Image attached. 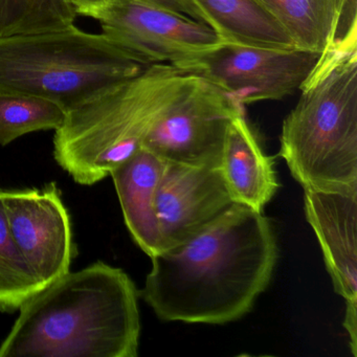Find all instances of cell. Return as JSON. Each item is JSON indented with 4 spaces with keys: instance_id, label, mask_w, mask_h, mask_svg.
<instances>
[{
    "instance_id": "6da1fadb",
    "label": "cell",
    "mask_w": 357,
    "mask_h": 357,
    "mask_svg": "<svg viewBox=\"0 0 357 357\" xmlns=\"http://www.w3.org/2000/svg\"><path fill=\"white\" fill-rule=\"evenodd\" d=\"M278 258L271 219L233 204L185 241L152 257L141 296L162 321L225 325L252 310Z\"/></svg>"
},
{
    "instance_id": "7a4b0ae2",
    "label": "cell",
    "mask_w": 357,
    "mask_h": 357,
    "mask_svg": "<svg viewBox=\"0 0 357 357\" xmlns=\"http://www.w3.org/2000/svg\"><path fill=\"white\" fill-rule=\"evenodd\" d=\"M139 336L137 286L122 268L98 261L26 300L0 357H137Z\"/></svg>"
},
{
    "instance_id": "3957f363",
    "label": "cell",
    "mask_w": 357,
    "mask_h": 357,
    "mask_svg": "<svg viewBox=\"0 0 357 357\" xmlns=\"http://www.w3.org/2000/svg\"><path fill=\"white\" fill-rule=\"evenodd\" d=\"M286 116L280 156L304 190L357 192V43H334Z\"/></svg>"
},
{
    "instance_id": "277c9868",
    "label": "cell",
    "mask_w": 357,
    "mask_h": 357,
    "mask_svg": "<svg viewBox=\"0 0 357 357\" xmlns=\"http://www.w3.org/2000/svg\"><path fill=\"white\" fill-rule=\"evenodd\" d=\"M187 78L171 64H153L68 112L55 130L56 162L79 185H95L109 176L143 147Z\"/></svg>"
},
{
    "instance_id": "5b68a950",
    "label": "cell",
    "mask_w": 357,
    "mask_h": 357,
    "mask_svg": "<svg viewBox=\"0 0 357 357\" xmlns=\"http://www.w3.org/2000/svg\"><path fill=\"white\" fill-rule=\"evenodd\" d=\"M146 68L105 35L75 24L0 37V93L41 98L66 114Z\"/></svg>"
},
{
    "instance_id": "8992f818",
    "label": "cell",
    "mask_w": 357,
    "mask_h": 357,
    "mask_svg": "<svg viewBox=\"0 0 357 357\" xmlns=\"http://www.w3.org/2000/svg\"><path fill=\"white\" fill-rule=\"evenodd\" d=\"M323 54L221 43L171 64L198 77L240 105L281 100L300 91Z\"/></svg>"
},
{
    "instance_id": "52a82bcc",
    "label": "cell",
    "mask_w": 357,
    "mask_h": 357,
    "mask_svg": "<svg viewBox=\"0 0 357 357\" xmlns=\"http://www.w3.org/2000/svg\"><path fill=\"white\" fill-rule=\"evenodd\" d=\"M242 112L243 106L214 85L188 76L150 129L143 148L165 162L219 167L227 127Z\"/></svg>"
},
{
    "instance_id": "ba28073f",
    "label": "cell",
    "mask_w": 357,
    "mask_h": 357,
    "mask_svg": "<svg viewBox=\"0 0 357 357\" xmlns=\"http://www.w3.org/2000/svg\"><path fill=\"white\" fill-rule=\"evenodd\" d=\"M96 20L102 34L148 66L174 64L222 43L204 22L139 0H106Z\"/></svg>"
},
{
    "instance_id": "9c48e42d",
    "label": "cell",
    "mask_w": 357,
    "mask_h": 357,
    "mask_svg": "<svg viewBox=\"0 0 357 357\" xmlns=\"http://www.w3.org/2000/svg\"><path fill=\"white\" fill-rule=\"evenodd\" d=\"M0 196L12 237L43 285L68 273L74 256L72 227L56 183L0 190Z\"/></svg>"
},
{
    "instance_id": "30bf717a",
    "label": "cell",
    "mask_w": 357,
    "mask_h": 357,
    "mask_svg": "<svg viewBox=\"0 0 357 357\" xmlns=\"http://www.w3.org/2000/svg\"><path fill=\"white\" fill-rule=\"evenodd\" d=\"M233 204L219 167L166 162L155 195L164 250L191 237Z\"/></svg>"
},
{
    "instance_id": "8fae6325",
    "label": "cell",
    "mask_w": 357,
    "mask_h": 357,
    "mask_svg": "<svg viewBox=\"0 0 357 357\" xmlns=\"http://www.w3.org/2000/svg\"><path fill=\"white\" fill-rule=\"evenodd\" d=\"M304 211L334 291L346 304H357V192L304 190Z\"/></svg>"
},
{
    "instance_id": "7c38bea8",
    "label": "cell",
    "mask_w": 357,
    "mask_h": 357,
    "mask_svg": "<svg viewBox=\"0 0 357 357\" xmlns=\"http://www.w3.org/2000/svg\"><path fill=\"white\" fill-rule=\"evenodd\" d=\"M275 164V158L261 148L244 112L234 116L227 127L219 164L234 204L263 213L280 187Z\"/></svg>"
},
{
    "instance_id": "4fadbf2b",
    "label": "cell",
    "mask_w": 357,
    "mask_h": 357,
    "mask_svg": "<svg viewBox=\"0 0 357 357\" xmlns=\"http://www.w3.org/2000/svg\"><path fill=\"white\" fill-rule=\"evenodd\" d=\"M165 165L164 160L142 147L110 174L129 233L150 258L164 250L155 195Z\"/></svg>"
},
{
    "instance_id": "5bb4252c",
    "label": "cell",
    "mask_w": 357,
    "mask_h": 357,
    "mask_svg": "<svg viewBox=\"0 0 357 357\" xmlns=\"http://www.w3.org/2000/svg\"><path fill=\"white\" fill-rule=\"evenodd\" d=\"M202 20L222 43L261 49H296L256 0H191Z\"/></svg>"
},
{
    "instance_id": "9a60e30c",
    "label": "cell",
    "mask_w": 357,
    "mask_h": 357,
    "mask_svg": "<svg viewBox=\"0 0 357 357\" xmlns=\"http://www.w3.org/2000/svg\"><path fill=\"white\" fill-rule=\"evenodd\" d=\"M296 49L324 54L333 43L340 0H256Z\"/></svg>"
},
{
    "instance_id": "2e32d148",
    "label": "cell",
    "mask_w": 357,
    "mask_h": 357,
    "mask_svg": "<svg viewBox=\"0 0 357 357\" xmlns=\"http://www.w3.org/2000/svg\"><path fill=\"white\" fill-rule=\"evenodd\" d=\"M77 15L68 0H0V37L62 30Z\"/></svg>"
},
{
    "instance_id": "e0dca14e",
    "label": "cell",
    "mask_w": 357,
    "mask_h": 357,
    "mask_svg": "<svg viewBox=\"0 0 357 357\" xmlns=\"http://www.w3.org/2000/svg\"><path fill=\"white\" fill-rule=\"evenodd\" d=\"M66 116L61 107L47 100L0 93V145H9L28 133L57 130Z\"/></svg>"
},
{
    "instance_id": "ac0fdd59",
    "label": "cell",
    "mask_w": 357,
    "mask_h": 357,
    "mask_svg": "<svg viewBox=\"0 0 357 357\" xmlns=\"http://www.w3.org/2000/svg\"><path fill=\"white\" fill-rule=\"evenodd\" d=\"M43 287L12 237L0 196V311L20 310Z\"/></svg>"
},
{
    "instance_id": "d6986e66",
    "label": "cell",
    "mask_w": 357,
    "mask_h": 357,
    "mask_svg": "<svg viewBox=\"0 0 357 357\" xmlns=\"http://www.w3.org/2000/svg\"><path fill=\"white\" fill-rule=\"evenodd\" d=\"M357 43V0H340L333 43Z\"/></svg>"
},
{
    "instance_id": "ffe728a7",
    "label": "cell",
    "mask_w": 357,
    "mask_h": 357,
    "mask_svg": "<svg viewBox=\"0 0 357 357\" xmlns=\"http://www.w3.org/2000/svg\"><path fill=\"white\" fill-rule=\"evenodd\" d=\"M139 1L167 10L177 15L185 16L202 22V16L191 3V0H139Z\"/></svg>"
},
{
    "instance_id": "44dd1931",
    "label": "cell",
    "mask_w": 357,
    "mask_h": 357,
    "mask_svg": "<svg viewBox=\"0 0 357 357\" xmlns=\"http://www.w3.org/2000/svg\"><path fill=\"white\" fill-rule=\"evenodd\" d=\"M78 15L87 16L96 20L105 7L106 0H68Z\"/></svg>"
},
{
    "instance_id": "7402d4cb",
    "label": "cell",
    "mask_w": 357,
    "mask_h": 357,
    "mask_svg": "<svg viewBox=\"0 0 357 357\" xmlns=\"http://www.w3.org/2000/svg\"><path fill=\"white\" fill-rule=\"evenodd\" d=\"M344 327L350 338V347L353 355L357 356V305L346 304Z\"/></svg>"
}]
</instances>
